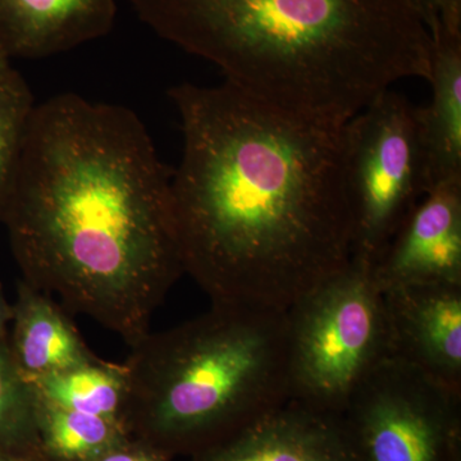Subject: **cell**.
Masks as SVG:
<instances>
[{"label":"cell","instance_id":"obj_1","mask_svg":"<svg viewBox=\"0 0 461 461\" xmlns=\"http://www.w3.org/2000/svg\"><path fill=\"white\" fill-rule=\"evenodd\" d=\"M168 95L184 136L171 175L182 268L212 304L287 311L348 266L344 126L226 81L184 83Z\"/></svg>","mask_w":461,"mask_h":461},{"label":"cell","instance_id":"obj_2","mask_svg":"<svg viewBox=\"0 0 461 461\" xmlns=\"http://www.w3.org/2000/svg\"><path fill=\"white\" fill-rule=\"evenodd\" d=\"M171 175L131 109L75 93L36 103L0 221L21 281L140 341L184 275Z\"/></svg>","mask_w":461,"mask_h":461},{"label":"cell","instance_id":"obj_3","mask_svg":"<svg viewBox=\"0 0 461 461\" xmlns=\"http://www.w3.org/2000/svg\"><path fill=\"white\" fill-rule=\"evenodd\" d=\"M224 81L314 122L344 126L393 84L430 76L412 0H123Z\"/></svg>","mask_w":461,"mask_h":461},{"label":"cell","instance_id":"obj_4","mask_svg":"<svg viewBox=\"0 0 461 461\" xmlns=\"http://www.w3.org/2000/svg\"><path fill=\"white\" fill-rule=\"evenodd\" d=\"M122 423L160 447H211L290 400L286 311L212 304L123 363Z\"/></svg>","mask_w":461,"mask_h":461},{"label":"cell","instance_id":"obj_5","mask_svg":"<svg viewBox=\"0 0 461 461\" xmlns=\"http://www.w3.org/2000/svg\"><path fill=\"white\" fill-rule=\"evenodd\" d=\"M286 315L290 400L341 415L391 357L386 302L372 264L351 258Z\"/></svg>","mask_w":461,"mask_h":461},{"label":"cell","instance_id":"obj_6","mask_svg":"<svg viewBox=\"0 0 461 461\" xmlns=\"http://www.w3.org/2000/svg\"><path fill=\"white\" fill-rule=\"evenodd\" d=\"M353 257L375 266L424 196L415 107L382 93L344 124Z\"/></svg>","mask_w":461,"mask_h":461},{"label":"cell","instance_id":"obj_7","mask_svg":"<svg viewBox=\"0 0 461 461\" xmlns=\"http://www.w3.org/2000/svg\"><path fill=\"white\" fill-rule=\"evenodd\" d=\"M460 405V391L390 357L341 417L359 461H454Z\"/></svg>","mask_w":461,"mask_h":461},{"label":"cell","instance_id":"obj_8","mask_svg":"<svg viewBox=\"0 0 461 461\" xmlns=\"http://www.w3.org/2000/svg\"><path fill=\"white\" fill-rule=\"evenodd\" d=\"M382 290L461 285V182L420 200L373 266Z\"/></svg>","mask_w":461,"mask_h":461},{"label":"cell","instance_id":"obj_9","mask_svg":"<svg viewBox=\"0 0 461 461\" xmlns=\"http://www.w3.org/2000/svg\"><path fill=\"white\" fill-rule=\"evenodd\" d=\"M391 357L461 393V285L384 291Z\"/></svg>","mask_w":461,"mask_h":461},{"label":"cell","instance_id":"obj_10","mask_svg":"<svg viewBox=\"0 0 461 461\" xmlns=\"http://www.w3.org/2000/svg\"><path fill=\"white\" fill-rule=\"evenodd\" d=\"M199 461H359L341 415L287 400Z\"/></svg>","mask_w":461,"mask_h":461},{"label":"cell","instance_id":"obj_11","mask_svg":"<svg viewBox=\"0 0 461 461\" xmlns=\"http://www.w3.org/2000/svg\"><path fill=\"white\" fill-rule=\"evenodd\" d=\"M117 0H0V50L42 59L98 41L113 29Z\"/></svg>","mask_w":461,"mask_h":461},{"label":"cell","instance_id":"obj_12","mask_svg":"<svg viewBox=\"0 0 461 461\" xmlns=\"http://www.w3.org/2000/svg\"><path fill=\"white\" fill-rule=\"evenodd\" d=\"M429 35L432 96L415 107L424 195L461 182V32L438 26Z\"/></svg>","mask_w":461,"mask_h":461},{"label":"cell","instance_id":"obj_13","mask_svg":"<svg viewBox=\"0 0 461 461\" xmlns=\"http://www.w3.org/2000/svg\"><path fill=\"white\" fill-rule=\"evenodd\" d=\"M7 348L27 384L98 357L91 353L66 309L21 280L12 304Z\"/></svg>","mask_w":461,"mask_h":461},{"label":"cell","instance_id":"obj_14","mask_svg":"<svg viewBox=\"0 0 461 461\" xmlns=\"http://www.w3.org/2000/svg\"><path fill=\"white\" fill-rule=\"evenodd\" d=\"M29 386L36 396L59 408L122 421L127 397L123 363H109L96 357L53 373Z\"/></svg>","mask_w":461,"mask_h":461},{"label":"cell","instance_id":"obj_15","mask_svg":"<svg viewBox=\"0 0 461 461\" xmlns=\"http://www.w3.org/2000/svg\"><path fill=\"white\" fill-rule=\"evenodd\" d=\"M33 396L36 429L53 459L94 461L124 438L122 421L68 411Z\"/></svg>","mask_w":461,"mask_h":461},{"label":"cell","instance_id":"obj_16","mask_svg":"<svg viewBox=\"0 0 461 461\" xmlns=\"http://www.w3.org/2000/svg\"><path fill=\"white\" fill-rule=\"evenodd\" d=\"M36 102L17 71L0 81V221L27 121Z\"/></svg>","mask_w":461,"mask_h":461},{"label":"cell","instance_id":"obj_17","mask_svg":"<svg viewBox=\"0 0 461 461\" xmlns=\"http://www.w3.org/2000/svg\"><path fill=\"white\" fill-rule=\"evenodd\" d=\"M36 429L35 396L0 345V448L29 445Z\"/></svg>","mask_w":461,"mask_h":461},{"label":"cell","instance_id":"obj_18","mask_svg":"<svg viewBox=\"0 0 461 461\" xmlns=\"http://www.w3.org/2000/svg\"><path fill=\"white\" fill-rule=\"evenodd\" d=\"M429 32L441 26L461 32V0H412Z\"/></svg>","mask_w":461,"mask_h":461},{"label":"cell","instance_id":"obj_19","mask_svg":"<svg viewBox=\"0 0 461 461\" xmlns=\"http://www.w3.org/2000/svg\"><path fill=\"white\" fill-rule=\"evenodd\" d=\"M124 438L112 446L94 461H163L158 450L150 447H130Z\"/></svg>","mask_w":461,"mask_h":461},{"label":"cell","instance_id":"obj_20","mask_svg":"<svg viewBox=\"0 0 461 461\" xmlns=\"http://www.w3.org/2000/svg\"><path fill=\"white\" fill-rule=\"evenodd\" d=\"M12 321V304L5 296V288L0 284V345L7 344L9 324Z\"/></svg>","mask_w":461,"mask_h":461},{"label":"cell","instance_id":"obj_21","mask_svg":"<svg viewBox=\"0 0 461 461\" xmlns=\"http://www.w3.org/2000/svg\"><path fill=\"white\" fill-rule=\"evenodd\" d=\"M27 446V445H25ZM25 446H17V447L0 448V461H41L27 456L25 453H18Z\"/></svg>","mask_w":461,"mask_h":461},{"label":"cell","instance_id":"obj_22","mask_svg":"<svg viewBox=\"0 0 461 461\" xmlns=\"http://www.w3.org/2000/svg\"><path fill=\"white\" fill-rule=\"evenodd\" d=\"M11 60V58H9L5 51L0 50V81L5 80L9 75L16 71V69L12 67Z\"/></svg>","mask_w":461,"mask_h":461}]
</instances>
